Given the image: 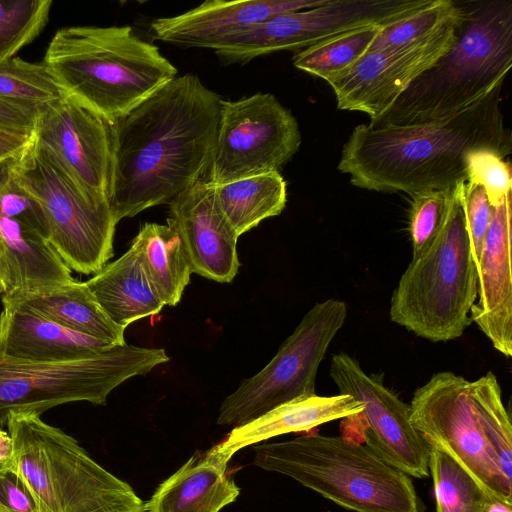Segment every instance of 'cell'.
Wrapping results in <instances>:
<instances>
[{"label":"cell","instance_id":"1","mask_svg":"<svg viewBox=\"0 0 512 512\" xmlns=\"http://www.w3.org/2000/svg\"><path fill=\"white\" fill-rule=\"evenodd\" d=\"M221 101L184 74L112 123L109 205L117 223L207 180Z\"/></svg>","mask_w":512,"mask_h":512},{"label":"cell","instance_id":"2","mask_svg":"<svg viewBox=\"0 0 512 512\" xmlns=\"http://www.w3.org/2000/svg\"><path fill=\"white\" fill-rule=\"evenodd\" d=\"M501 87L440 121L405 126H356L343 145L338 170L353 186L418 194L466 182L467 158L490 150L506 158L512 137L500 106Z\"/></svg>","mask_w":512,"mask_h":512},{"label":"cell","instance_id":"3","mask_svg":"<svg viewBox=\"0 0 512 512\" xmlns=\"http://www.w3.org/2000/svg\"><path fill=\"white\" fill-rule=\"evenodd\" d=\"M455 39L371 126L450 118L502 87L512 65V0L459 1Z\"/></svg>","mask_w":512,"mask_h":512},{"label":"cell","instance_id":"4","mask_svg":"<svg viewBox=\"0 0 512 512\" xmlns=\"http://www.w3.org/2000/svg\"><path fill=\"white\" fill-rule=\"evenodd\" d=\"M66 96L110 123L174 79L177 68L130 26H69L42 61Z\"/></svg>","mask_w":512,"mask_h":512},{"label":"cell","instance_id":"5","mask_svg":"<svg viewBox=\"0 0 512 512\" xmlns=\"http://www.w3.org/2000/svg\"><path fill=\"white\" fill-rule=\"evenodd\" d=\"M11 472L32 499L36 512H143L132 487L95 462L70 435L40 414L11 412Z\"/></svg>","mask_w":512,"mask_h":512},{"label":"cell","instance_id":"6","mask_svg":"<svg viewBox=\"0 0 512 512\" xmlns=\"http://www.w3.org/2000/svg\"><path fill=\"white\" fill-rule=\"evenodd\" d=\"M253 464L354 512H425L408 475L343 436L307 434L263 443L254 448Z\"/></svg>","mask_w":512,"mask_h":512},{"label":"cell","instance_id":"7","mask_svg":"<svg viewBox=\"0 0 512 512\" xmlns=\"http://www.w3.org/2000/svg\"><path fill=\"white\" fill-rule=\"evenodd\" d=\"M464 183V182H463ZM456 186L446 220L435 239L412 260L390 301V319L432 342L461 337L472 322L477 298L474 264Z\"/></svg>","mask_w":512,"mask_h":512},{"label":"cell","instance_id":"8","mask_svg":"<svg viewBox=\"0 0 512 512\" xmlns=\"http://www.w3.org/2000/svg\"><path fill=\"white\" fill-rule=\"evenodd\" d=\"M168 361L162 348L127 343L69 361L34 362L0 356V428L11 412L41 415L55 406L78 401L105 405L108 395L121 383Z\"/></svg>","mask_w":512,"mask_h":512},{"label":"cell","instance_id":"9","mask_svg":"<svg viewBox=\"0 0 512 512\" xmlns=\"http://www.w3.org/2000/svg\"><path fill=\"white\" fill-rule=\"evenodd\" d=\"M15 179L41 206L49 241L72 271L96 274L113 257L117 222L108 202L85 194L34 139L16 161Z\"/></svg>","mask_w":512,"mask_h":512},{"label":"cell","instance_id":"10","mask_svg":"<svg viewBox=\"0 0 512 512\" xmlns=\"http://www.w3.org/2000/svg\"><path fill=\"white\" fill-rule=\"evenodd\" d=\"M346 316L342 300L314 304L271 361L222 401L217 424L239 427L281 404L316 395L318 368Z\"/></svg>","mask_w":512,"mask_h":512},{"label":"cell","instance_id":"11","mask_svg":"<svg viewBox=\"0 0 512 512\" xmlns=\"http://www.w3.org/2000/svg\"><path fill=\"white\" fill-rule=\"evenodd\" d=\"M409 405L411 423L428 445L449 454L489 495L512 502V482L499 470L480 427L474 381L437 372Z\"/></svg>","mask_w":512,"mask_h":512},{"label":"cell","instance_id":"12","mask_svg":"<svg viewBox=\"0 0 512 512\" xmlns=\"http://www.w3.org/2000/svg\"><path fill=\"white\" fill-rule=\"evenodd\" d=\"M298 122L270 93L221 101L207 181L214 185L279 171L299 150Z\"/></svg>","mask_w":512,"mask_h":512},{"label":"cell","instance_id":"13","mask_svg":"<svg viewBox=\"0 0 512 512\" xmlns=\"http://www.w3.org/2000/svg\"><path fill=\"white\" fill-rule=\"evenodd\" d=\"M17 160L0 164L1 298L75 280L49 241L41 206L15 179Z\"/></svg>","mask_w":512,"mask_h":512},{"label":"cell","instance_id":"14","mask_svg":"<svg viewBox=\"0 0 512 512\" xmlns=\"http://www.w3.org/2000/svg\"><path fill=\"white\" fill-rule=\"evenodd\" d=\"M329 373L339 394L350 395L363 405L358 416L365 446L409 477H428L429 446L411 423L410 405L345 352L332 355Z\"/></svg>","mask_w":512,"mask_h":512},{"label":"cell","instance_id":"15","mask_svg":"<svg viewBox=\"0 0 512 512\" xmlns=\"http://www.w3.org/2000/svg\"><path fill=\"white\" fill-rule=\"evenodd\" d=\"M459 12L434 32L402 45L367 52L347 70L328 79L338 109L365 113L370 122L382 116L450 48Z\"/></svg>","mask_w":512,"mask_h":512},{"label":"cell","instance_id":"16","mask_svg":"<svg viewBox=\"0 0 512 512\" xmlns=\"http://www.w3.org/2000/svg\"><path fill=\"white\" fill-rule=\"evenodd\" d=\"M34 136L79 189L109 203L112 123L65 95L39 109Z\"/></svg>","mask_w":512,"mask_h":512},{"label":"cell","instance_id":"17","mask_svg":"<svg viewBox=\"0 0 512 512\" xmlns=\"http://www.w3.org/2000/svg\"><path fill=\"white\" fill-rule=\"evenodd\" d=\"M430 0H327L321 6L275 15L243 35L253 57L277 51H300L340 33L371 25H388Z\"/></svg>","mask_w":512,"mask_h":512},{"label":"cell","instance_id":"18","mask_svg":"<svg viewBox=\"0 0 512 512\" xmlns=\"http://www.w3.org/2000/svg\"><path fill=\"white\" fill-rule=\"evenodd\" d=\"M167 225L179 235L192 273L220 283L234 279L239 269V235L207 180L197 182L169 204Z\"/></svg>","mask_w":512,"mask_h":512},{"label":"cell","instance_id":"19","mask_svg":"<svg viewBox=\"0 0 512 512\" xmlns=\"http://www.w3.org/2000/svg\"><path fill=\"white\" fill-rule=\"evenodd\" d=\"M512 192L492 207L490 225L477 267V302L470 319L507 357L512 356L511 274Z\"/></svg>","mask_w":512,"mask_h":512},{"label":"cell","instance_id":"20","mask_svg":"<svg viewBox=\"0 0 512 512\" xmlns=\"http://www.w3.org/2000/svg\"><path fill=\"white\" fill-rule=\"evenodd\" d=\"M327 0H207L180 15L151 22L154 37L184 48L210 49L223 39L275 15L315 8Z\"/></svg>","mask_w":512,"mask_h":512},{"label":"cell","instance_id":"21","mask_svg":"<svg viewBox=\"0 0 512 512\" xmlns=\"http://www.w3.org/2000/svg\"><path fill=\"white\" fill-rule=\"evenodd\" d=\"M0 356L34 362L69 361L110 349L113 344L71 331L14 301L2 300Z\"/></svg>","mask_w":512,"mask_h":512},{"label":"cell","instance_id":"22","mask_svg":"<svg viewBox=\"0 0 512 512\" xmlns=\"http://www.w3.org/2000/svg\"><path fill=\"white\" fill-rule=\"evenodd\" d=\"M216 447L197 452L163 481L143 512H219L239 495Z\"/></svg>","mask_w":512,"mask_h":512},{"label":"cell","instance_id":"23","mask_svg":"<svg viewBox=\"0 0 512 512\" xmlns=\"http://www.w3.org/2000/svg\"><path fill=\"white\" fill-rule=\"evenodd\" d=\"M362 410L363 405L347 394L296 399L233 428L228 437L215 447L229 462L237 451L246 446L282 434L308 432L327 422L359 414Z\"/></svg>","mask_w":512,"mask_h":512},{"label":"cell","instance_id":"24","mask_svg":"<svg viewBox=\"0 0 512 512\" xmlns=\"http://www.w3.org/2000/svg\"><path fill=\"white\" fill-rule=\"evenodd\" d=\"M85 284L107 316L121 327L156 315L165 306L133 244Z\"/></svg>","mask_w":512,"mask_h":512},{"label":"cell","instance_id":"25","mask_svg":"<svg viewBox=\"0 0 512 512\" xmlns=\"http://www.w3.org/2000/svg\"><path fill=\"white\" fill-rule=\"evenodd\" d=\"M2 300L22 304L33 312L79 334L113 345L125 344V327L115 324L100 307L85 282L43 288Z\"/></svg>","mask_w":512,"mask_h":512},{"label":"cell","instance_id":"26","mask_svg":"<svg viewBox=\"0 0 512 512\" xmlns=\"http://www.w3.org/2000/svg\"><path fill=\"white\" fill-rule=\"evenodd\" d=\"M132 244L160 299L165 305L175 306L192 274L179 235L168 225L145 223Z\"/></svg>","mask_w":512,"mask_h":512},{"label":"cell","instance_id":"27","mask_svg":"<svg viewBox=\"0 0 512 512\" xmlns=\"http://www.w3.org/2000/svg\"><path fill=\"white\" fill-rule=\"evenodd\" d=\"M211 185L221 211L239 236L279 215L286 206V182L279 171Z\"/></svg>","mask_w":512,"mask_h":512},{"label":"cell","instance_id":"28","mask_svg":"<svg viewBox=\"0 0 512 512\" xmlns=\"http://www.w3.org/2000/svg\"><path fill=\"white\" fill-rule=\"evenodd\" d=\"M383 27H360L320 41L298 51L292 59L293 65L327 81L364 56Z\"/></svg>","mask_w":512,"mask_h":512},{"label":"cell","instance_id":"29","mask_svg":"<svg viewBox=\"0 0 512 512\" xmlns=\"http://www.w3.org/2000/svg\"><path fill=\"white\" fill-rule=\"evenodd\" d=\"M429 446L428 469L432 476L435 512H480L489 495L449 454Z\"/></svg>","mask_w":512,"mask_h":512},{"label":"cell","instance_id":"30","mask_svg":"<svg viewBox=\"0 0 512 512\" xmlns=\"http://www.w3.org/2000/svg\"><path fill=\"white\" fill-rule=\"evenodd\" d=\"M478 418L484 438L504 477L512 482V425L497 377L489 371L474 381Z\"/></svg>","mask_w":512,"mask_h":512},{"label":"cell","instance_id":"31","mask_svg":"<svg viewBox=\"0 0 512 512\" xmlns=\"http://www.w3.org/2000/svg\"><path fill=\"white\" fill-rule=\"evenodd\" d=\"M65 96L43 62L13 57L0 63V97L40 109Z\"/></svg>","mask_w":512,"mask_h":512},{"label":"cell","instance_id":"32","mask_svg":"<svg viewBox=\"0 0 512 512\" xmlns=\"http://www.w3.org/2000/svg\"><path fill=\"white\" fill-rule=\"evenodd\" d=\"M51 0H0V63L33 42L49 20Z\"/></svg>","mask_w":512,"mask_h":512},{"label":"cell","instance_id":"33","mask_svg":"<svg viewBox=\"0 0 512 512\" xmlns=\"http://www.w3.org/2000/svg\"><path fill=\"white\" fill-rule=\"evenodd\" d=\"M458 12V1L430 0L416 11L385 25L368 52L402 45L426 36L452 20Z\"/></svg>","mask_w":512,"mask_h":512},{"label":"cell","instance_id":"34","mask_svg":"<svg viewBox=\"0 0 512 512\" xmlns=\"http://www.w3.org/2000/svg\"><path fill=\"white\" fill-rule=\"evenodd\" d=\"M455 188L433 190L413 197L410 211V235L413 255L422 252L441 230L453 198Z\"/></svg>","mask_w":512,"mask_h":512},{"label":"cell","instance_id":"35","mask_svg":"<svg viewBox=\"0 0 512 512\" xmlns=\"http://www.w3.org/2000/svg\"><path fill=\"white\" fill-rule=\"evenodd\" d=\"M468 181L480 184L492 207L512 192L511 164L496 152L478 150L467 158Z\"/></svg>","mask_w":512,"mask_h":512},{"label":"cell","instance_id":"36","mask_svg":"<svg viewBox=\"0 0 512 512\" xmlns=\"http://www.w3.org/2000/svg\"><path fill=\"white\" fill-rule=\"evenodd\" d=\"M460 199L472 257L477 268L491 221L492 206L484 188L480 184L468 180L461 184Z\"/></svg>","mask_w":512,"mask_h":512},{"label":"cell","instance_id":"37","mask_svg":"<svg viewBox=\"0 0 512 512\" xmlns=\"http://www.w3.org/2000/svg\"><path fill=\"white\" fill-rule=\"evenodd\" d=\"M39 110L0 97V127L34 134Z\"/></svg>","mask_w":512,"mask_h":512},{"label":"cell","instance_id":"38","mask_svg":"<svg viewBox=\"0 0 512 512\" xmlns=\"http://www.w3.org/2000/svg\"><path fill=\"white\" fill-rule=\"evenodd\" d=\"M0 503L10 512H36L34 503L16 477L0 467Z\"/></svg>","mask_w":512,"mask_h":512},{"label":"cell","instance_id":"39","mask_svg":"<svg viewBox=\"0 0 512 512\" xmlns=\"http://www.w3.org/2000/svg\"><path fill=\"white\" fill-rule=\"evenodd\" d=\"M34 134L0 127V164L21 158L32 146Z\"/></svg>","mask_w":512,"mask_h":512},{"label":"cell","instance_id":"40","mask_svg":"<svg viewBox=\"0 0 512 512\" xmlns=\"http://www.w3.org/2000/svg\"><path fill=\"white\" fill-rule=\"evenodd\" d=\"M480 512H512V502L488 495Z\"/></svg>","mask_w":512,"mask_h":512},{"label":"cell","instance_id":"41","mask_svg":"<svg viewBox=\"0 0 512 512\" xmlns=\"http://www.w3.org/2000/svg\"><path fill=\"white\" fill-rule=\"evenodd\" d=\"M13 456V440L10 434L0 428V466L8 464Z\"/></svg>","mask_w":512,"mask_h":512},{"label":"cell","instance_id":"42","mask_svg":"<svg viewBox=\"0 0 512 512\" xmlns=\"http://www.w3.org/2000/svg\"><path fill=\"white\" fill-rule=\"evenodd\" d=\"M4 294H5V287H4L3 281L0 277V297H2Z\"/></svg>","mask_w":512,"mask_h":512},{"label":"cell","instance_id":"43","mask_svg":"<svg viewBox=\"0 0 512 512\" xmlns=\"http://www.w3.org/2000/svg\"><path fill=\"white\" fill-rule=\"evenodd\" d=\"M0 512H10L7 508H5L1 503H0Z\"/></svg>","mask_w":512,"mask_h":512}]
</instances>
